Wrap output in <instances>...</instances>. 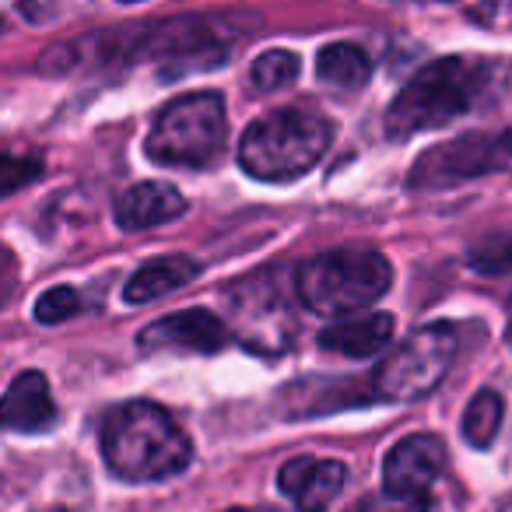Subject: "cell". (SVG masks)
I'll use <instances>...</instances> for the list:
<instances>
[{
  "label": "cell",
  "mask_w": 512,
  "mask_h": 512,
  "mask_svg": "<svg viewBox=\"0 0 512 512\" xmlns=\"http://www.w3.org/2000/svg\"><path fill=\"white\" fill-rule=\"evenodd\" d=\"M225 512H249V509H225Z\"/></svg>",
  "instance_id": "obj_26"
},
{
  "label": "cell",
  "mask_w": 512,
  "mask_h": 512,
  "mask_svg": "<svg viewBox=\"0 0 512 512\" xmlns=\"http://www.w3.org/2000/svg\"><path fill=\"white\" fill-rule=\"evenodd\" d=\"M393 271L376 249H330L299 267L295 292L316 316H348L390 292Z\"/></svg>",
  "instance_id": "obj_4"
},
{
  "label": "cell",
  "mask_w": 512,
  "mask_h": 512,
  "mask_svg": "<svg viewBox=\"0 0 512 512\" xmlns=\"http://www.w3.org/2000/svg\"><path fill=\"white\" fill-rule=\"evenodd\" d=\"M502 137L488 134H463L456 141H446L439 148H428L425 155L414 162L407 186L411 190H439V186H453L463 179L484 176V172H498L505 165Z\"/></svg>",
  "instance_id": "obj_8"
},
{
  "label": "cell",
  "mask_w": 512,
  "mask_h": 512,
  "mask_svg": "<svg viewBox=\"0 0 512 512\" xmlns=\"http://www.w3.org/2000/svg\"><path fill=\"white\" fill-rule=\"evenodd\" d=\"M502 414L505 404L495 390H477L467 411H463V439L474 449H488L495 442L498 428H502Z\"/></svg>",
  "instance_id": "obj_17"
},
{
  "label": "cell",
  "mask_w": 512,
  "mask_h": 512,
  "mask_svg": "<svg viewBox=\"0 0 512 512\" xmlns=\"http://www.w3.org/2000/svg\"><path fill=\"white\" fill-rule=\"evenodd\" d=\"M393 341V316L390 313H362L334 323L320 334V348L337 351L344 358H372Z\"/></svg>",
  "instance_id": "obj_14"
},
{
  "label": "cell",
  "mask_w": 512,
  "mask_h": 512,
  "mask_svg": "<svg viewBox=\"0 0 512 512\" xmlns=\"http://www.w3.org/2000/svg\"><path fill=\"white\" fill-rule=\"evenodd\" d=\"M249 512H281V509H249Z\"/></svg>",
  "instance_id": "obj_25"
},
{
  "label": "cell",
  "mask_w": 512,
  "mask_h": 512,
  "mask_svg": "<svg viewBox=\"0 0 512 512\" xmlns=\"http://www.w3.org/2000/svg\"><path fill=\"white\" fill-rule=\"evenodd\" d=\"M484 78H488V67L467 57H442L421 67L386 109V134L393 141H404L460 120L477 102Z\"/></svg>",
  "instance_id": "obj_2"
},
{
  "label": "cell",
  "mask_w": 512,
  "mask_h": 512,
  "mask_svg": "<svg viewBox=\"0 0 512 512\" xmlns=\"http://www.w3.org/2000/svg\"><path fill=\"white\" fill-rule=\"evenodd\" d=\"M316 74L320 81L334 88H365L372 78V57L355 43H334V46H323L320 57H316Z\"/></svg>",
  "instance_id": "obj_16"
},
{
  "label": "cell",
  "mask_w": 512,
  "mask_h": 512,
  "mask_svg": "<svg viewBox=\"0 0 512 512\" xmlns=\"http://www.w3.org/2000/svg\"><path fill=\"white\" fill-rule=\"evenodd\" d=\"M302 64L292 50H267L253 60L249 67V81H253L256 92H281L299 78Z\"/></svg>",
  "instance_id": "obj_18"
},
{
  "label": "cell",
  "mask_w": 512,
  "mask_h": 512,
  "mask_svg": "<svg viewBox=\"0 0 512 512\" xmlns=\"http://www.w3.org/2000/svg\"><path fill=\"white\" fill-rule=\"evenodd\" d=\"M225 130L228 120L221 95L190 92L158 109L144 151L158 165L207 169L211 162H218L221 148H225Z\"/></svg>",
  "instance_id": "obj_5"
},
{
  "label": "cell",
  "mask_w": 512,
  "mask_h": 512,
  "mask_svg": "<svg viewBox=\"0 0 512 512\" xmlns=\"http://www.w3.org/2000/svg\"><path fill=\"white\" fill-rule=\"evenodd\" d=\"M57 421V404L43 372H22L0 397V428L8 432H46Z\"/></svg>",
  "instance_id": "obj_12"
},
{
  "label": "cell",
  "mask_w": 512,
  "mask_h": 512,
  "mask_svg": "<svg viewBox=\"0 0 512 512\" xmlns=\"http://www.w3.org/2000/svg\"><path fill=\"white\" fill-rule=\"evenodd\" d=\"M197 274H200V267L193 264L190 256H162V260H151L141 271L130 274L127 288H123V302H130V306H148V302L183 288L186 281H193Z\"/></svg>",
  "instance_id": "obj_15"
},
{
  "label": "cell",
  "mask_w": 512,
  "mask_h": 512,
  "mask_svg": "<svg viewBox=\"0 0 512 512\" xmlns=\"http://www.w3.org/2000/svg\"><path fill=\"white\" fill-rule=\"evenodd\" d=\"M344 512H428V495L404 498V495H390V491H379V495H362Z\"/></svg>",
  "instance_id": "obj_22"
},
{
  "label": "cell",
  "mask_w": 512,
  "mask_h": 512,
  "mask_svg": "<svg viewBox=\"0 0 512 512\" xmlns=\"http://www.w3.org/2000/svg\"><path fill=\"white\" fill-rule=\"evenodd\" d=\"M460 348L453 323H428L407 334L376 369V393L383 400H418L446 379Z\"/></svg>",
  "instance_id": "obj_7"
},
{
  "label": "cell",
  "mask_w": 512,
  "mask_h": 512,
  "mask_svg": "<svg viewBox=\"0 0 512 512\" xmlns=\"http://www.w3.org/2000/svg\"><path fill=\"white\" fill-rule=\"evenodd\" d=\"M46 512H74V509H67V505H50Z\"/></svg>",
  "instance_id": "obj_24"
},
{
  "label": "cell",
  "mask_w": 512,
  "mask_h": 512,
  "mask_svg": "<svg viewBox=\"0 0 512 512\" xmlns=\"http://www.w3.org/2000/svg\"><path fill=\"white\" fill-rule=\"evenodd\" d=\"M113 214H116V225H120L123 232H144V228H155V225H165V221L183 218L186 197L176 190V186L137 183L120 193Z\"/></svg>",
  "instance_id": "obj_13"
},
{
  "label": "cell",
  "mask_w": 512,
  "mask_h": 512,
  "mask_svg": "<svg viewBox=\"0 0 512 512\" xmlns=\"http://www.w3.org/2000/svg\"><path fill=\"white\" fill-rule=\"evenodd\" d=\"M348 467L341 460H316V456H295L281 467L278 484L299 512H327V505L341 495Z\"/></svg>",
  "instance_id": "obj_11"
},
{
  "label": "cell",
  "mask_w": 512,
  "mask_h": 512,
  "mask_svg": "<svg viewBox=\"0 0 512 512\" xmlns=\"http://www.w3.org/2000/svg\"><path fill=\"white\" fill-rule=\"evenodd\" d=\"M446 470V446L439 435L414 432L400 439L383 460V484L390 495L425 498V491Z\"/></svg>",
  "instance_id": "obj_10"
},
{
  "label": "cell",
  "mask_w": 512,
  "mask_h": 512,
  "mask_svg": "<svg viewBox=\"0 0 512 512\" xmlns=\"http://www.w3.org/2000/svg\"><path fill=\"white\" fill-rule=\"evenodd\" d=\"M330 123L309 109H278L249 123L239 141V165L246 176L264 183H288L299 179L327 155Z\"/></svg>",
  "instance_id": "obj_3"
},
{
  "label": "cell",
  "mask_w": 512,
  "mask_h": 512,
  "mask_svg": "<svg viewBox=\"0 0 512 512\" xmlns=\"http://www.w3.org/2000/svg\"><path fill=\"white\" fill-rule=\"evenodd\" d=\"M81 309H85L81 295L74 292V288L60 285V288H50L46 295H39L36 320L39 323H64V320H71V316H78Z\"/></svg>",
  "instance_id": "obj_20"
},
{
  "label": "cell",
  "mask_w": 512,
  "mask_h": 512,
  "mask_svg": "<svg viewBox=\"0 0 512 512\" xmlns=\"http://www.w3.org/2000/svg\"><path fill=\"white\" fill-rule=\"evenodd\" d=\"M228 341V327L211 309H183L162 316L137 334L141 355H214Z\"/></svg>",
  "instance_id": "obj_9"
},
{
  "label": "cell",
  "mask_w": 512,
  "mask_h": 512,
  "mask_svg": "<svg viewBox=\"0 0 512 512\" xmlns=\"http://www.w3.org/2000/svg\"><path fill=\"white\" fill-rule=\"evenodd\" d=\"M102 456L123 481H165L190 467L193 446L158 404L130 400L102 425Z\"/></svg>",
  "instance_id": "obj_1"
},
{
  "label": "cell",
  "mask_w": 512,
  "mask_h": 512,
  "mask_svg": "<svg viewBox=\"0 0 512 512\" xmlns=\"http://www.w3.org/2000/svg\"><path fill=\"white\" fill-rule=\"evenodd\" d=\"M467 264L477 274H488V278H502L512 274V235H495V239H484L481 246L470 249Z\"/></svg>",
  "instance_id": "obj_19"
},
{
  "label": "cell",
  "mask_w": 512,
  "mask_h": 512,
  "mask_svg": "<svg viewBox=\"0 0 512 512\" xmlns=\"http://www.w3.org/2000/svg\"><path fill=\"white\" fill-rule=\"evenodd\" d=\"M225 316L232 334L256 355H285L295 341V309L281 271H256L225 292Z\"/></svg>",
  "instance_id": "obj_6"
},
{
  "label": "cell",
  "mask_w": 512,
  "mask_h": 512,
  "mask_svg": "<svg viewBox=\"0 0 512 512\" xmlns=\"http://www.w3.org/2000/svg\"><path fill=\"white\" fill-rule=\"evenodd\" d=\"M15 292H18V256L11 253V246L0 242V309L8 306Z\"/></svg>",
  "instance_id": "obj_23"
},
{
  "label": "cell",
  "mask_w": 512,
  "mask_h": 512,
  "mask_svg": "<svg viewBox=\"0 0 512 512\" xmlns=\"http://www.w3.org/2000/svg\"><path fill=\"white\" fill-rule=\"evenodd\" d=\"M43 162L36 155H0V197L22 190L32 179H39Z\"/></svg>",
  "instance_id": "obj_21"
}]
</instances>
